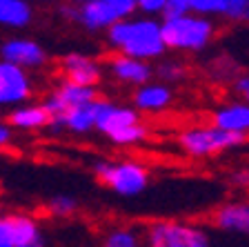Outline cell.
<instances>
[{"label": "cell", "mask_w": 249, "mask_h": 247, "mask_svg": "<svg viewBox=\"0 0 249 247\" xmlns=\"http://www.w3.org/2000/svg\"><path fill=\"white\" fill-rule=\"evenodd\" d=\"M107 42L116 54L136 60H158L165 56L160 22L156 18H124L107 29Z\"/></svg>", "instance_id": "1"}, {"label": "cell", "mask_w": 249, "mask_h": 247, "mask_svg": "<svg viewBox=\"0 0 249 247\" xmlns=\"http://www.w3.org/2000/svg\"><path fill=\"white\" fill-rule=\"evenodd\" d=\"M162 42L167 49L185 54H196L207 49V45L216 36V27L212 18L196 14H185L178 18H167L160 22Z\"/></svg>", "instance_id": "2"}, {"label": "cell", "mask_w": 249, "mask_h": 247, "mask_svg": "<svg viewBox=\"0 0 249 247\" xmlns=\"http://www.w3.org/2000/svg\"><path fill=\"white\" fill-rule=\"evenodd\" d=\"M147 247H212L209 232L192 221H151L142 232Z\"/></svg>", "instance_id": "3"}, {"label": "cell", "mask_w": 249, "mask_h": 247, "mask_svg": "<svg viewBox=\"0 0 249 247\" xmlns=\"http://www.w3.org/2000/svg\"><path fill=\"white\" fill-rule=\"evenodd\" d=\"M93 174L123 198H136L149 185V170L138 160H98L93 165Z\"/></svg>", "instance_id": "4"}, {"label": "cell", "mask_w": 249, "mask_h": 247, "mask_svg": "<svg viewBox=\"0 0 249 247\" xmlns=\"http://www.w3.org/2000/svg\"><path fill=\"white\" fill-rule=\"evenodd\" d=\"M176 143L187 156L192 158H209V156L223 154L227 150H233L238 145L247 143V138L236 134H227L223 129L209 125H192L185 127L176 136Z\"/></svg>", "instance_id": "5"}, {"label": "cell", "mask_w": 249, "mask_h": 247, "mask_svg": "<svg viewBox=\"0 0 249 247\" xmlns=\"http://www.w3.org/2000/svg\"><path fill=\"white\" fill-rule=\"evenodd\" d=\"M136 14V0H89L78 7V18L89 31H107L118 20L131 18Z\"/></svg>", "instance_id": "6"}, {"label": "cell", "mask_w": 249, "mask_h": 247, "mask_svg": "<svg viewBox=\"0 0 249 247\" xmlns=\"http://www.w3.org/2000/svg\"><path fill=\"white\" fill-rule=\"evenodd\" d=\"M93 98H98L96 87H85V85H76V82L62 80L40 105L45 107V112L49 114V118H53V116H60L62 112H67L69 107L89 103Z\"/></svg>", "instance_id": "7"}, {"label": "cell", "mask_w": 249, "mask_h": 247, "mask_svg": "<svg viewBox=\"0 0 249 247\" xmlns=\"http://www.w3.org/2000/svg\"><path fill=\"white\" fill-rule=\"evenodd\" d=\"M100 98V96H98ZM98 98H93L89 103L69 107L60 116H53L49 120L52 132H69V134H89L96 129V109H98Z\"/></svg>", "instance_id": "8"}, {"label": "cell", "mask_w": 249, "mask_h": 247, "mask_svg": "<svg viewBox=\"0 0 249 247\" xmlns=\"http://www.w3.org/2000/svg\"><path fill=\"white\" fill-rule=\"evenodd\" d=\"M140 123V114L134 107H124V105L111 103L107 98H98V109H96V129L103 136H111L120 129L129 127V125Z\"/></svg>", "instance_id": "9"}, {"label": "cell", "mask_w": 249, "mask_h": 247, "mask_svg": "<svg viewBox=\"0 0 249 247\" xmlns=\"http://www.w3.org/2000/svg\"><path fill=\"white\" fill-rule=\"evenodd\" d=\"M212 225L225 234L249 238V201H227L212 214Z\"/></svg>", "instance_id": "10"}, {"label": "cell", "mask_w": 249, "mask_h": 247, "mask_svg": "<svg viewBox=\"0 0 249 247\" xmlns=\"http://www.w3.org/2000/svg\"><path fill=\"white\" fill-rule=\"evenodd\" d=\"M60 72L65 80L85 85V87H96L103 78V65L96 58H89L85 54H67L60 60Z\"/></svg>", "instance_id": "11"}, {"label": "cell", "mask_w": 249, "mask_h": 247, "mask_svg": "<svg viewBox=\"0 0 249 247\" xmlns=\"http://www.w3.org/2000/svg\"><path fill=\"white\" fill-rule=\"evenodd\" d=\"M174 103V89L160 80H149L136 87L134 92V109L138 114H162Z\"/></svg>", "instance_id": "12"}, {"label": "cell", "mask_w": 249, "mask_h": 247, "mask_svg": "<svg viewBox=\"0 0 249 247\" xmlns=\"http://www.w3.org/2000/svg\"><path fill=\"white\" fill-rule=\"evenodd\" d=\"M107 69L111 72V76L116 80L124 82V85H134V87L149 82L151 76H154V67L149 62L136 60V58L123 56V54H111L107 58Z\"/></svg>", "instance_id": "13"}, {"label": "cell", "mask_w": 249, "mask_h": 247, "mask_svg": "<svg viewBox=\"0 0 249 247\" xmlns=\"http://www.w3.org/2000/svg\"><path fill=\"white\" fill-rule=\"evenodd\" d=\"M212 125L223 129L227 134H236L249 138V103L245 100H233L223 107H218L212 114Z\"/></svg>", "instance_id": "14"}, {"label": "cell", "mask_w": 249, "mask_h": 247, "mask_svg": "<svg viewBox=\"0 0 249 247\" xmlns=\"http://www.w3.org/2000/svg\"><path fill=\"white\" fill-rule=\"evenodd\" d=\"M2 60L11 62L16 67H42L47 60V54L38 42L34 40H25V38H14V40H7L2 45Z\"/></svg>", "instance_id": "15"}, {"label": "cell", "mask_w": 249, "mask_h": 247, "mask_svg": "<svg viewBox=\"0 0 249 247\" xmlns=\"http://www.w3.org/2000/svg\"><path fill=\"white\" fill-rule=\"evenodd\" d=\"M14 247H45L40 223L29 214H5Z\"/></svg>", "instance_id": "16"}, {"label": "cell", "mask_w": 249, "mask_h": 247, "mask_svg": "<svg viewBox=\"0 0 249 247\" xmlns=\"http://www.w3.org/2000/svg\"><path fill=\"white\" fill-rule=\"evenodd\" d=\"M0 87L11 96V103L20 105L31 96L29 76L22 67H16L7 60H0Z\"/></svg>", "instance_id": "17"}, {"label": "cell", "mask_w": 249, "mask_h": 247, "mask_svg": "<svg viewBox=\"0 0 249 247\" xmlns=\"http://www.w3.org/2000/svg\"><path fill=\"white\" fill-rule=\"evenodd\" d=\"M49 114L45 112L42 105H25V107H16L14 112L7 116V125L11 129H25V132H34V129H45L49 127Z\"/></svg>", "instance_id": "18"}, {"label": "cell", "mask_w": 249, "mask_h": 247, "mask_svg": "<svg viewBox=\"0 0 249 247\" xmlns=\"http://www.w3.org/2000/svg\"><path fill=\"white\" fill-rule=\"evenodd\" d=\"M31 22V7L27 0H0V25L27 27Z\"/></svg>", "instance_id": "19"}, {"label": "cell", "mask_w": 249, "mask_h": 247, "mask_svg": "<svg viewBox=\"0 0 249 247\" xmlns=\"http://www.w3.org/2000/svg\"><path fill=\"white\" fill-rule=\"evenodd\" d=\"M100 247H142V234L136 227H111L103 236Z\"/></svg>", "instance_id": "20"}, {"label": "cell", "mask_w": 249, "mask_h": 247, "mask_svg": "<svg viewBox=\"0 0 249 247\" xmlns=\"http://www.w3.org/2000/svg\"><path fill=\"white\" fill-rule=\"evenodd\" d=\"M147 136H149V129L140 120V123L129 125V127H124V129H120V132H116V134H111L109 140L114 145H118V147H136V145L145 143Z\"/></svg>", "instance_id": "21"}, {"label": "cell", "mask_w": 249, "mask_h": 247, "mask_svg": "<svg viewBox=\"0 0 249 247\" xmlns=\"http://www.w3.org/2000/svg\"><path fill=\"white\" fill-rule=\"evenodd\" d=\"M154 74L160 78V82H165V85L171 87V85L180 82L187 76V67H185V62H180V60H162V62H158V67H154Z\"/></svg>", "instance_id": "22"}, {"label": "cell", "mask_w": 249, "mask_h": 247, "mask_svg": "<svg viewBox=\"0 0 249 247\" xmlns=\"http://www.w3.org/2000/svg\"><path fill=\"white\" fill-rule=\"evenodd\" d=\"M45 209H47V214L53 218H69L78 211V201L73 196L58 194V196H53V198H49Z\"/></svg>", "instance_id": "23"}, {"label": "cell", "mask_w": 249, "mask_h": 247, "mask_svg": "<svg viewBox=\"0 0 249 247\" xmlns=\"http://www.w3.org/2000/svg\"><path fill=\"white\" fill-rule=\"evenodd\" d=\"M227 2L229 0H189V7H192V14L209 18V16H225Z\"/></svg>", "instance_id": "24"}, {"label": "cell", "mask_w": 249, "mask_h": 247, "mask_svg": "<svg viewBox=\"0 0 249 247\" xmlns=\"http://www.w3.org/2000/svg\"><path fill=\"white\" fill-rule=\"evenodd\" d=\"M225 18L249 25V0H229Z\"/></svg>", "instance_id": "25"}, {"label": "cell", "mask_w": 249, "mask_h": 247, "mask_svg": "<svg viewBox=\"0 0 249 247\" xmlns=\"http://www.w3.org/2000/svg\"><path fill=\"white\" fill-rule=\"evenodd\" d=\"M192 14V7H189V0H167L165 9H162V20L167 18H178V16Z\"/></svg>", "instance_id": "26"}, {"label": "cell", "mask_w": 249, "mask_h": 247, "mask_svg": "<svg viewBox=\"0 0 249 247\" xmlns=\"http://www.w3.org/2000/svg\"><path fill=\"white\" fill-rule=\"evenodd\" d=\"M167 0H136V11L145 14L147 18H154V16H162Z\"/></svg>", "instance_id": "27"}, {"label": "cell", "mask_w": 249, "mask_h": 247, "mask_svg": "<svg viewBox=\"0 0 249 247\" xmlns=\"http://www.w3.org/2000/svg\"><path fill=\"white\" fill-rule=\"evenodd\" d=\"M229 183H231V187H236V190L249 191V167L233 170L231 174H229Z\"/></svg>", "instance_id": "28"}, {"label": "cell", "mask_w": 249, "mask_h": 247, "mask_svg": "<svg viewBox=\"0 0 249 247\" xmlns=\"http://www.w3.org/2000/svg\"><path fill=\"white\" fill-rule=\"evenodd\" d=\"M0 247H14V241H11V232H9V225H7L5 214L0 216Z\"/></svg>", "instance_id": "29"}, {"label": "cell", "mask_w": 249, "mask_h": 247, "mask_svg": "<svg viewBox=\"0 0 249 247\" xmlns=\"http://www.w3.org/2000/svg\"><path fill=\"white\" fill-rule=\"evenodd\" d=\"M14 143V129L7 123H0V150H5Z\"/></svg>", "instance_id": "30"}, {"label": "cell", "mask_w": 249, "mask_h": 247, "mask_svg": "<svg viewBox=\"0 0 249 247\" xmlns=\"http://www.w3.org/2000/svg\"><path fill=\"white\" fill-rule=\"evenodd\" d=\"M233 89L238 94H245L249 89V76L245 74V76H236L233 78Z\"/></svg>", "instance_id": "31"}, {"label": "cell", "mask_w": 249, "mask_h": 247, "mask_svg": "<svg viewBox=\"0 0 249 247\" xmlns=\"http://www.w3.org/2000/svg\"><path fill=\"white\" fill-rule=\"evenodd\" d=\"M60 14L65 16V18H69V20H76V18H78V7L71 5V2H69V5H62L60 7Z\"/></svg>", "instance_id": "32"}, {"label": "cell", "mask_w": 249, "mask_h": 247, "mask_svg": "<svg viewBox=\"0 0 249 247\" xmlns=\"http://www.w3.org/2000/svg\"><path fill=\"white\" fill-rule=\"evenodd\" d=\"M0 105H14V103H11V96L2 87H0Z\"/></svg>", "instance_id": "33"}, {"label": "cell", "mask_w": 249, "mask_h": 247, "mask_svg": "<svg viewBox=\"0 0 249 247\" xmlns=\"http://www.w3.org/2000/svg\"><path fill=\"white\" fill-rule=\"evenodd\" d=\"M71 5H76V7H80V5H85V2H89V0H69Z\"/></svg>", "instance_id": "34"}, {"label": "cell", "mask_w": 249, "mask_h": 247, "mask_svg": "<svg viewBox=\"0 0 249 247\" xmlns=\"http://www.w3.org/2000/svg\"><path fill=\"white\" fill-rule=\"evenodd\" d=\"M243 96H245V103H249V89H247V92L243 94Z\"/></svg>", "instance_id": "35"}, {"label": "cell", "mask_w": 249, "mask_h": 247, "mask_svg": "<svg viewBox=\"0 0 249 247\" xmlns=\"http://www.w3.org/2000/svg\"><path fill=\"white\" fill-rule=\"evenodd\" d=\"M2 214H5V211H2V203H0V216H2Z\"/></svg>", "instance_id": "36"}]
</instances>
